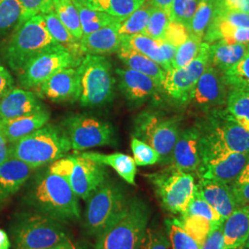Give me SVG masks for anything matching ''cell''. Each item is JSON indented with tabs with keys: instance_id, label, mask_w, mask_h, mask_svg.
<instances>
[{
	"instance_id": "obj_39",
	"label": "cell",
	"mask_w": 249,
	"mask_h": 249,
	"mask_svg": "<svg viewBox=\"0 0 249 249\" xmlns=\"http://www.w3.org/2000/svg\"><path fill=\"white\" fill-rule=\"evenodd\" d=\"M179 222L187 233L201 247L207 239L210 231L213 228L210 221L203 217L190 214H181L178 217Z\"/></svg>"
},
{
	"instance_id": "obj_22",
	"label": "cell",
	"mask_w": 249,
	"mask_h": 249,
	"mask_svg": "<svg viewBox=\"0 0 249 249\" xmlns=\"http://www.w3.org/2000/svg\"><path fill=\"white\" fill-rule=\"evenodd\" d=\"M26 162L9 157L0 164V202L5 201L20 189L35 172Z\"/></svg>"
},
{
	"instance_id": "obj_51",
	"label": "cell",
	"mask_w": 249,
	"mask_h": 249,
	"mask_svg": "<svg viewBox=\"0 0 249 249\" xmlns=\"http://www.w3.org/2000/svg\"><path fill=\"white\" fill-rule=\"evenodd\" d=\"M75 163V156H67L62 157L58 160H54L52 164L48 167L49 171L54 175H57L59 177L67 179L69 181V178L71 175L72 171L74 168Z\"/></svg>"
},
{
	"instance_id": "obj_10",
	"label": "cell",
	"mask_w": 249,
	"mask_h": 249,
	"mask_svg": "<svg viewBox=\"0 0 249 249\" xmlns=\"http://www.w3.org/2000/svg\"><path fill=\"white\" fill-rule=\"evenodd\" d=\"M146 178L165 211L179 215L187 213L196 188L192 173L177 169L169 164L168 167L147 175Z\"/></svg>"
},
{
	"instance_id": "obj_40",
	"label": "cell",
	"mask_w": 249,
	"mask_h": 249,
	"mask_svg": "<svg viewBox=\"0 0 249 249\" xmlns=\"http://www.w3.org/2000/svg\"><path fill=\"white\" fill-rule=\"evenodd\" d=\"M222 74L226 86L249 91V50L240 62Z\"/></svg>"
},
{
	"instance_id": "obj_60",
	"label": "cell",
	"mask_w": 249,
	"mask_h": 249,
	"mask_svg": "<svg viewBox=\"0 0 249 249\" xmlns=\"http://www.w3.org/2000/svg\"><path fill=\"white\" fill-rule=\"evenodd\" d=\"M71 1H73L75 4H80V5L85 6V7H86L87 2H88V0H71Z\"/></svg>"
},
{
	"instance_id": "obj_6",
	"label": "cell",
	"mask_w": 249,
	"mask_h": 249,
	"mask_svg": "<svg viewBox=\"0 0 249 249\" xmlns=\"http://www.w3.org/2000/svg\"><path fill=\"white\" fill-rule=\"evenodd\" d=\"M77 71L78 101L82 107H103L113 101L116 79L112 64L106 56L85 54Z\"/></svg>"
},
{
	"instance_id": "obj_13",
	"label": "cell",
	"mask_w": 249,
	"mask_h": 249,
	"mask_svg": "<svg viewBox=\"0 0 249 249\" xmlns=\"http://www.w3.org/2000/svg\"><path fill=\"white\" fill-rule=\"evenodd\" d=\"M209 65L210 44L203 42L196 58L187 67L165 72L161 89L178 104L190 102L196 82Z\"/></svg>"
},
{
	"instance_id": "obj_21",
	"label": "cell",
	"mask_w": 249,
	"mask_h": 249,
	"mask_svg": "<svg viewBox=\"0 0 249 249\" xmlns=\"http://www.w3.org/2000/svg\"><path fill=\"white\" fill-rule=\"evenodd\" d=\"M196 191L223 219L241 206L231 186L227 184L199 178L196 184Z\"/></svg>"
},
{
	"instance_id": "obj_7",
	"label": "cell",
	"mask_w": 249,
	"mask_h": 249,
	"mask_svg": "<svg viewBox=\"0 0 249 249\" xmlns=\"http://www.w3.org/2000/svg\"><path fill=\"white\" fill-rule=\"evenodd\" d=\"M128 199L124 186L107 178L87 199L83 223L86 233L96 238L122 213Z\"/></svg>"
},
{
	"instance_id": "obj_28",
	"label": "cell",
	"mask_w": 249,
	"mask_h": 249,
	"mask_svg": "<svg viewBox=\"0 0 249 249\" xmlns=\"http://www.w3.org/2000/svg\"><path fill=\"white\" fill-rule=\"evenodd\" d=\"M81 156L94 160L105 166H110L116 174L129 185L135 186V178L137 174V164L133 157L124 153L116 152L112 154H104L99 152H82Z\"/></svg>"
},
{
	"instance_id": "obj_48",
	"label": "cell",
	"mask_w": 249,
	"mask_h": 249,
	"mask_svg": "<svg viewBox=\"0 0 249 249\" xmlns=\"http://www.w3.org/2000/svg\"><path fill=\"white\" fill-rule=\"evenodd\" d=\"M141 249H173L165 230L148 227Z\"/></svg>"
},
{
	"instance_id": "obj_26",
	"label": "cell",
	"mask_w": 249,
	"mask_h": 249,
	"mask_svg": "<svg viewBox=\"0 0 249 249\" xmlns=\"http://www.w3.org/2000/svg\"><path fill=\"white\" fill-rule=\"evenodd\" d=\"M203 42L249 45V28L233 26L213 16L205 33Z\"/></svg>"
},
{
	"instance_id": "obj_27",
	"label": "cell",
	"mask_w": 249,
	"mask_h": 249,
	"mask_svg": "<svg viewBox=\"0 0 249 249\" xmlns=\"http://www.w3.org/2000/svg\"><path fill=\"white\" fill-rule=\"evenodd\" d=\"M249 50V45L242 44H210V65L223 73L240 62Z\"/></svg>"
},
{
	"instance_id": "obj_33",
	"label": "cell",
	"mask_w": 249,
	"mask_h": 249,
	"mask_svg": "<svg viewBox=\"0 0 249 249\" xmlns=\"http://www.w3.org/2000/svg\"><path fill=\"white\" fill-rule=\"evenodd\" d=\"M53 11L72 36L80 42L83 37L80 13L71 0H53Z\"/></svg>"
},
{
	"instance_id": "obj_34",
	"label": "cell",
	"mask_w": 249,
	"mask_h": 249,
	"mask_svg": "<svg viewBox=\"0 0 249 249\" xmlns=\"http://www.w3.org/2000/svg\"><path fill=\"white\" fill-rule=\"evenodd\" d=\"M75 4V3H74ZM80 13V23L83 36L89 35L104 27L121 22L106 12L90 9L80 4H75Z\"/></svg>"
},
{
	"instance_id": "obj_23",
	"label": "cell",
	"mask_w": 249,
	"mask_h": 249,
	"mask_svg": "<svg viewBox=\"0 0 249 249\" xmlns=\"http://www.w3.org/2000/svg\"><path fill=\"white\" fill-rule=\"evenodd\" d=\"M119 23L104 27L89 35L83 36L80 41L84 54L106 55L117 52L121 46V36L118 33Z\"/></svg>"
},
{
	"instance_id": "obj_42",
	"label": "cell",
	"mask_w": 249,
	"mask_h": 249,
	"mask_svg": "<svg viewBox=\"0 0 249 249\" xmlns=\"http://www.w3.org/2000/svg\"><path fill=\"white\" fill-rule=\"evenodd\" d=\"M203 40L189 36L182 45L178 46L172 63V69L185 68L192 62L199 52Z\"/></svg>"
},
{
	"instance_id": "obj_62",
	"label": "cell",
	"mask_w": 249,
	"mask_h": 249,
	"mask_svg": "<svg viewBox=\"0 0 249 249\" xmlns=\"http://www.w3.org/2000/svg\"><path fill=\"white\" fill-rule=\"evenodd\" d=\"M245 245H247L248 247H249V236H248V239H247V241H246V243H245Z\"/></svg>"
},
{
	"instance_id": "obj_3",
	"label": "cell",
	"mask_w": 249,
	"mask_h": 249,
	"mask_svg": "<svg viewBox=\"0 0 249 249\" xmlns=\"http://www.w3.org/2000/svg\"><path fill=\"white\" fill-rule=\"evenodd\" d=\"M151 213L142 198L129 197L122 213L96 237L93 249H141Z\"/></svg>"
},
{
	"instance_id": "obj_45",
	"label": "cell",
	"mask_w": 249,
	"mask_h": 249,
	"mask_svg": "<svg viewBox=\"0 0 249 249\" xmlns=\"http://www.w3.org/2000/svg\"><path fill=\"white\" fill-rule=\"evenodd\" d=\"M130 145L133 152V159L137 165L147 166L159 162V154L149 144L132 137Z\"/></svg>"
},
{
	"instance_id": "obj_43",
	"label": "cell",
	"mask_w": 249,
	"mask_h": 249,
	"mask_svg": "<svg viewBox=\"0 0 249 249\" xmlns=\"http://www.w3.org/2000/svg\"><path fill=\"white\" fill-rule=\"evenodd\" d=\"M186 214L197 215V216L203 217L211 222L213 228L218 225L223 224L224 221L223 217L196 192V188H195L193 198L188 205Z\"/></svg>"
},
{
	"instance_id": "obj_55",
	"label": "cell",
	"mask_w": 249,
	"mask_h": 249,
	"mask_svg": "<svg viewBox=\"0 0 249 249\" xmlns=\"http://www.w3.org/2000/svg\"><path fill=\"white\" fill-rule=\"evenodd\" d=\"M9 149H10V144L0 128V164L10 157Z\"/></svg>"
},
{
	"instance_id": "obj_30",
	"label": "cell",
	"mask_w": 249,
	"mask_h": 249,
	"mask_svg": "<svg viewBox=\"0 0 249 249\" xmlns=\"http://www.w3.org/2000/svg\"><path fill=\"white\" fill-rule=\"evenodd\" d=\"M117 54L119 59L124 63L127 69L147 75L161 88V84L164 80L166 71L160 65L142 53L125 47H120L117 51Z\"/></svg>"
},
{
	"instance_id": "obj_37",
	"label": "cell",
	"mask_w": 249,
	"mask_h": 249,
	"mask_svg": "<svg viewBox=\"0 0 249 249\" xmlns=\"http://www.w3.org/2000/svg\"><path fill=\"white\" fill-rule=\"evenodd\" d=\"M152 5L147 0L141 8L119 23L118 33L121 36H130L142 34L151 15Z\"/></svg>"
},
{
	"instance_id": "obj_17",
	"label": "cell",
	"mask_w": 249,
	"mask_h": 249,
	"mask_svg": "<svg viewBox=\"0 0 249 249\" xmlns=\"http://www.w3.org/2000/svg\"><path fill=\"white\" fill-rule=\"evenodd\" d=\"M201 162L200 130L197 125L180 131L173 150L171 165L177 169L195 173Z\"/></svg>"
},
{
	"instance_id": "obj_59",
	"label": "cell",
	"mask_w": 249,
	"mask_h": 249,
	"mask_svg": "<svg viewBox=\"0 0 249 249\" xmlns=\"http://www.w3.org/2000/svg\"><path fill=\"white\" fill-rule=\"evenodd\" d=\"M11 243L9 235L3 229H0V249H10Z\"/></svg>"
},
{
	"instance_id": "obj_52",
	"label": "cell",
	"mask_w": 249,
	"mask_h": 249,
	"mask_svg": "<svg viewBox=\"0 0 249 249\" xmlns=\"http://www.w3.org/2000/svg\"><path fill=\"white\" fill-rule=\"evenodd\" d=\"M223 224L218 225L210 231L204 244L201 246V249H223Z\"/></svg>"
},
{
	"instance_id": "obj_49",
	"label": "cell",
	"mask_w": 249,
	"mask_h": 249,
	"mask_svg": "<svg viewBox=\"0 0 249 249\" xmlns=\"http://www.w3.org/2000/svg\"><path fill=\"white\" fill-rule=\"evenodd\" d=\"M188 37L189 33L187 27L178 21L170 20L162 40L178 48V46L182 45Z\"/></svg>"
},
{
	"instance_id": "obj_29",
	"label": "cell",
	"mask_w": 249,
	"mask_h": 249,
	"mask_svg": "<svg viewBox=\"0 0 249 249\" xmlns=\"http://www.w3.org/2000/svg\"><path fill=\"white\" fill-rule=\"evenodd\" d=\"M142 53L160 65L165 71L172 69L171 64L166 59L160 46V40H154L142 34L130 36H121V46Z\"/></svg>"
},
{
	"instance_id": "obj_11",
	"label": "cell",
	"mask_w": 249,
	"mask_h": 249,
	"mask_svg": "<svg viewBox=\"0 0 249 249\" xmlns=\"http://www.w3.org/2000/svg\"><path fill=\"white\" fill-rule=\"evenodd\" d=\"M71 143L72 150L115 145L116 136L112 124L94 116L75 114L66 117L61 124Z\"/></svg>"
},
{
	"instance_id": "obj_53",
	"label": "cell",
	"mask_w": 249,
	"mask_h": 249,
	"mask_svg": "<svg viewBox=\"0 0 249 249\" xmlns=\"http://www.w3.org/2000/svg\"><path fill=\"white\" fill-rule=\"evenodd\" d=\"M215 8L249 14V0H215Z\"/></svg>"
},
{
	"instance_id": "obj_1",
	"label": "cell",
	"mask_w": 249,
	"mask_h": 249,
	"mask_svg": "<svg viewBox=\"0 0 249 249\" xmlns=\"http://www.w3.org/2000/svg\"><path fill=\"white\" fill-rule=\"evenodd\" d=\"M24 201L34 212L63 223L80 220L79 197L69 181L48 168L36 174L27 189Z\"/></svg>"
},
{
	"instance_id": "obj_18",
	"label": "cell",
	"mask_w": 249,
	"mask_h": 249,
	"mask_svg": "<svg viewBox=\"0 0 249 249\" xmlns=\"http://www.w3.org/2000/svg\"><path fill=\"white\" fill-rule=\"evenodd\" d=\"M116 74L122 94L134 106L145 103L161 89L154 80L141 72L130 69H116Z\"/></svg>"
},
{
	"instance_id": "obj_16",
	"label": "cell",
	"mask_w": 249,
	"mask_h": 249,
	"mask_svg": "<svg viewBox=\"0 0 249 249\" xmlns=\"http://www.w3.org/2000/svg\"><path fill=\"white\" fill-rule=\"evenodd\" d=\"M227 94L222 72L209 65L196 82L191 101L197 107L212 109L226 103Z\"/></svg>"
},
{
	"instance_id": "obj_4",
	"label": "cell",
	"mask_w": 249,
	"mask_h": 249,
	"mask_svg": "<svg viewBox=\"0 0 249 249\" xmlns=\"http://www.w3.org/2000/svg\"><path fill=\"white\" fill-rule=\"evenodd\" d=\"M71 150V143L62 126L47 123L10 144L9 156L37 169L62 158Z\"/></svg>"
},
{
	"instance_id": "obj_56",
	"label": "cell",
	"mask_w": 249,
	"mask_h": 249,
	"mask_svg": "<svg viewBox=\"0 0 249 249\" xmlns=\"http://www.w3.org/2000/svg\"><path fill=\"white\" fill-rule=\"evenodd\" d=\"M233 193L240 205H249V182Z\"/></svg>"
},
{
	"instance_id": "obj_5",
	"label": "cell",
	"mask_w": 249,
	"mask_h": 249,
	"mask_svg": "<svg viewBox=\"0 0 249 249\" xmlns=\"http://www.w3.org/2000/svg\"><path fill=\"white\" fill-rule=\"evenodd\" d=\"M65 224L36 212L18 214L9 228L14 249H47L71 240Z\"/></svg>"
},
{
	"instance_id": "obj_19",
	"label": "cell",
	"mask_w": 249,
	"mask_h": 249,
	"mask_svg": "<svg viewBox=\"0 0 249 249\" xmlns=\"http://www.w3.org/2000/svg\"><path fill=\"white\" fill-rule=\"evenodd\" d=\"M249 160V153L234 152L201 163L196 171L199 178L231 185Z\"/></svg>"
},
{
	"instance_id": "obj_14",
	"label": "cell",
	"mask_w": 249,
	"mask_h": 249,
	"mask_svg": "<svg viewBox=\"0 0 249 249\" xmlns=\"http://www.w3.org/2000/svg\"><path fill=\"white\" fill-rule=\"evenodd\" d=\"M75 163L69 183L79 198L87 201L90 195L107 179L106 166L80 154H74Z\"/></svg>"
},
{
	"instance_id": "obj_57",
	"label": "cell",
	"mask_w": 249,
	"mask_h": 249,
	"mask_svg": "<svg viewBox=\"0 0 249 249\" xmlns=\"http://www.w3.org/2000/svg\"><path fill=\"white\" fill-rule=\"evenodd\" d=\"M147 1L150 2L153 7L159 8V9H162L163 11H165L170 17L173 0H147Z\"/></svg>"
},
{
	"instance_id": "obj_12",
	"label": "cell",
	"mask_w": 249,
	"mask_h": 249,
	"mask_svg": "<svg viewBox=\"0 0 249 249\" xmlns=\"http://www.w3.org/2000/svg\"><path fill=\"white\" fill-rule=\"evenodd\" d=\"M80 63L61 45H53L27 63L18 74V82L24 89L37 88L54 73L66 68H78Z\"/></svg>"
},
{
	"instance_id": "obj_24",
	"label": "cell",
	"mask_w": 249,
	"mask_h": 249,
	"mask_svg": "<svg viewBox=\"0 0 249 249\" xmlns=\"http://www.w3.org/2000/svg\"><path fill=\"white\" fill-rule=\"evenodd\" d=\"M223 249L240 247L246 243L249 234V205L236 208L223 223Z\"/></svg>"
},
{
	"instance_id": "obj_9",
	"label": "cell",
	"mask_w": 249,
	"mask_h": 249,
	"mask_svg": "<svg viewBox=\"0 0 249 249\" xmlns=\"http://www.w3.org/2000/svg\"><path fill=\"white\" fill-rule=\"evenodd\" d=\"M180 121L152 110L143 111L135 118L133 137L151 146L160 156L159 163L169 165L180 134Z\"/></svg>"
},
{
	"instance_id": "obj_44",
	"label": "cell",
	"mask_w": 249,
	"mask_h": 249,
	"mask_svg": "<svg viewBox=\"0 0 249 249\" xmlns=\"http://www.w3.org/2000/svg\"><path fill=\"white\" fill-rule=\"evenodd\" d=\"M170 22L169 15L162 9L152 7L147 26L142 35L149 36L154 40H162L165 30Z\"/></svg>"
},
{
	"instance_id": "obj_35",
	"label": "cell",
	"mask_w": 249,
	"mask_h": 249,
	"mask_svg": "<svg viewBox=\"0 0 249 249\" xmlns=\"http://www.w3.org/2000/svg\"><path fill=\"white\" fill-rule=\"evenodd\" d=\"M215 0H199L197 8L187 27L189 36L203 40L205 33L213 17Z\"/></svg>"
},
{
	"instance_id": "obj_38",
	"label": "cell",
	"mask_w": 249,
	"mask_h": 249,
	"mask_svg": "<svg viewBox=\"0 0 249 249\" xmlns=\"http://www.w3.org/2000/svg\"><path fill=\"white\" fill-rule=\"evenodd\" d=\"M164 224L172 249H201V247L183 228L178 218H167Z\"/></svg>"
},
{
	"instance_id": "obj_20",
	"label": "cell",
	"mask_w": 249,
	"mask_h": 249,
	"mask_svg": "<svg viewBox=\"0 0 249 249\" xmlns=\"http://www.w3.org/2000/svg\"><path fill=\"white\" fill-rule=\"evenodd\" d=\"M46 109L40 97L31 90L13 88L0 99V122L15 119Z\"/></svg>"
},
{
	"instance_id": "obj_47",
	"label": "cell",
	"mask_w": 249,
	"mask_h": 249,
	"mask_svg": "<svg viewBox=\"0 0 249 249\" xmlns=\"http://www.w3.org/2000/svg\"><path fill=\"white\" fill-rule=\"evenodd\" d=\"M22 8L21 23L39 14L53 12V0H18ZM19 24V25H20Z\"/></svg>"
},
{
	"instance_id": "obj_54",
	"label": "cell",
	"mask_w": 249,
	"mask_h": 249,
	"mask_svg": "<svg viewBox=\"0 0 249 249\" xmlns=\"http://www.w3.org/2000/svg\"><path fill=\"white\" fill-rule=\"evenodd\" d=\"M15 81L10 72L0 64V99L14 88Z\"/></svg>"
},
{
	"instance_id": "obj_31",
	"label": "cell",
	"mask_w": 249,
	"mask_h": 249,
	"mask_svg": "<svg viewBox=\"0 0 249 249\" xmlns=\"http://www.w3.org/2000/svg\"><path fill=\"white\" fill-rule=\"evenodd\" d=\"M43 18L45 20V28L53 41L66 48L76 59L82 61L85 54L80 48V42L77 41L69 30L64 26L54 11L43 14Z\"/></svg>"
},
{
	"instance_id": "obj_61",
	"label": "cell",
	"mask_w": 249,
	"mask_h": 249,
	"mask_svg": "<svg viewBox=\"0 0 249 249\" xmlns=\"http://www.w3.org/2000/svg\"><path fill=\"white\" fill-rule=\"evenodd\" d=\"M249 249V247H248L247 245H242V246H240V247H237V248H234V249Z\"/></svg>"
},
{
	"instance_id": "obj_41",
	"label": "cell",
	"mask_w": 249,
	"mask_h": 249,
	"mask_svg": "<svg viewBox=\"0 0 249 249\" xmlns=\"http://www.w3.org/2000/svg\"><path fill=\"white\" fill-rule=\"evenodd\" d=\"M226 110L235 119L249 121V91L231 88L226 99Z\"/></svg>"
},
{
	"instance_id": "obj_46",
	"label": "cell",
	"mask_w": 249,
	"mask_h": 249,
	"mask_svg": "<svg viewBox=\"0 0 249 249\" xmlns=\"http://www.w3.org/2000/svg\"><path fill=\"white\" fill-rule=\"evenodd\" d=\"M199 0H173L170 20L178 21L188 27L196 11Z\"/></svg>"
},
{
	"instance_id": "obj_25",
	"label": "cell",
	"mask_w": 249,
	"mask_h": 249,
	"mask_svg": "<svg viewBox=\"0 0 249 249\" xmlns=\"http://www.w3.org/2000/svg\"><path fill=\"white\" fill-rule=\"evenodd\" d=\"M49 119L50 114L47 109H45L34 114L0 122V128L9 144H12L44 126L48 123Z\"/></svg>"
},
{
	"instance_id": "obj_32",
	"label": "cell",
	"mask_w": 249,
	"mask_h": 249,
	"mask_svg": "<svg viewBox=\"0 0 249 249\" xmlns=\"http://www.w3.org/2000/svg\"><path fill=\"white\" fill-rule=\"evenodd\" d=\"M146 0H88L86 7L106 12L119 21L129 17L135 10L141 8Z\"/></svg>"
},
{
	"instance_id": "obj_58",
	"label": "cell",
	"mask_w": 249,
	"mask_h": 249,
	"mask_svg": "<svg viewBox=\"0 0 249 249\" xmlns=\"http://www.w3.org/2000/svg\"><path fill=\"white\" fill-rule=\"evenodd\" d=\"M85 249L82 246H80L77 243H74L73 241L70 240L68 242H65L63 244H60L58 246H55L53 248H50V249Z\"/></svg>"
},
{
	"instance_id": "obj_8",
	"label": "cell",
	"mask_w": 249,
	"mask_h": 249,
	"mask_svg": "<svg viewBox=\"0 0 249 249\" xmlns=\"http://www.w3.org/2000/svg\"><path fill=\"white\" fill-rule=\"evenodd\" d=\"M56 45L58 44L45 28L43 15L39 14L27 19L12 32L5 48V59L9 68L18 74L36 54Z\"/></svg>"
},
{
	"instance_id": "obj_50",
	"label": "cell",
	"mask_w": 249,
	"mask_h": 249,
	"mask_svg": "<svg viewBox=\"0 0 249 249\" xmlns=\"http://www.w3.org/2000/svg\"><path fill=\"white\" fill-rule=\"evenodd\" d=\"M214 17L220 18L231 25L249 28V14L244 12L231 11L225 9H214Z\"/></svg>"
},
{
	"instance_id": "obj_15",
	"label": "cell",
	"mask_w": 249,
	"mask_h": 249,
	"mask_svg": "<svg viewBox=\"0 0 249 249\" xmlns=\"http://www.w3.org/2000/svg\"><path fill=\"white\" fill-rule=\"evenodd\" d=\"M37 95L53 103L75 102L79 99L77 68H66L54 73L37 88Z\"/></svg>"
},
{
	"instance_id": "obj_36",
	"label": "cell",
	"mask_w": 249,
	"mask_h": 249,
	"mask_svg": "<svg viewBox=\"0 0 249 249\" xmlns=\"http://www.w3.org/2000/svg\"><path fill=\"white\" fill-rule=\"evenodd\" d=\"M21 17L22 8L18 0H0V39L20 24Z\"/></svg>"
},
{
	"instance_id": "obj_2",
	"label": "cell",
	"mask_w": 249,
	"mask_h": 249,
	"mask_svg": "<svg viewBox=\"0 0 249 249\" xmlns=\"http://www.w3.org/2000/svg\"><path fill=\"white\" fill-rule=\"evenodd\" d=\"M200 130L201 163L234 152L249 153V132L225 109H213Z\"/></svg>"
}]
</instances>
